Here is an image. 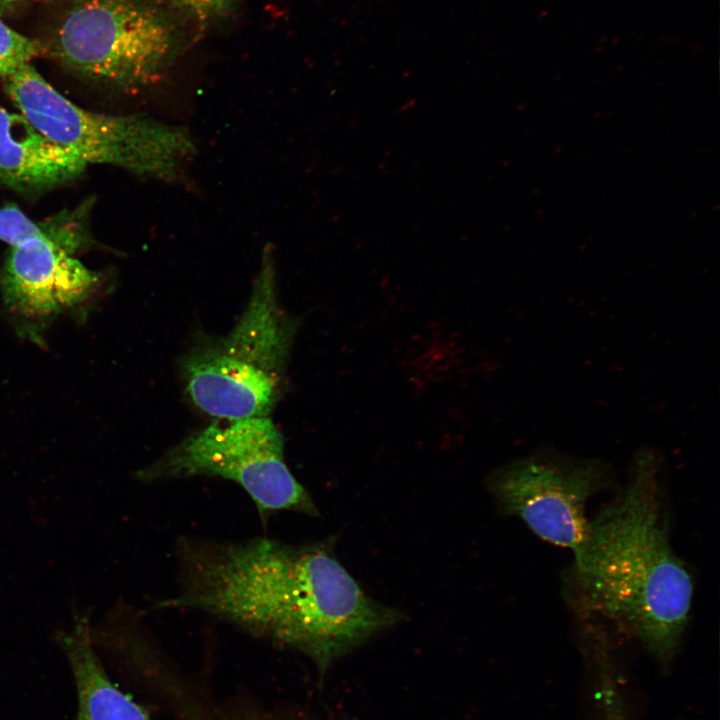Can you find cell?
<instances>
[{"label": "cell", "instance_id": "cell-1", "mask_svg": "<svg viewBox=\"0 0 720 720\" xmlns=\"http://www.w3.org/2000/svg\"><path fill=\"white\" fill-rule=\"evenodd\" d=\"M176 563V592L155 608L207 613L293 648L321 670L402 618L364 592L329 541L183 536Z\"/></svg>", "mask_w": 720, "mask_h": 720}, {"label": "cell", "instance_id": "cell-12", "mask_svg": "<svg viewBox=\"0 0 720 720\" xmlns=\"http://www.w3.org/2000/svg\"><path fill=\"white\" fill-rule=\"evenodd\" d=\"M40 45L0 20V76L12 75L39 54Z\"/></svg>", "mask_w": 720, "mask_h": 720}, {"label": "cell", "instance_id": "cell-13", "mask_svg": "<svg viewBox=\"0 0 720 720\" xmlns=\"http://www.w3.org/2000/svg\"><path fill=\"white\" fill-rule=\"evenodd\" d=\"M173 4L196 16L200 20H207L222 15L232 4L233 0H169Z\"/></svg>", "mask_w": 720, "mask_h": 720}, {"label": "cell", "instance_id": "cell-8", "mask_svg": "<svg viewBox=\"0 0 720 720\" xmlns=\"http://www.w3.org/2000/svg\"><path fill=\"white\" fill-rule=\"evenodd\" d=\"M73 253L48 238H34L11 247L0 277L5 304L24 317L40 318L89 298L99 284V276Z\"/></svg>", "mask_w": 720, "mask_h": 720}, {"label": "cell", "instance_id": "cell-14", "mask_svg": "<svg viewBox=\"0 0 720 720\" xmlns=\"http://www.w3.org/2000/svg\"><path fill=\"white\" fill-rule=\"evenodd\" d=\"M18 0H0V8L5 7L11 3H14Z\"/></svg>", "mask_w": 720, "mask_h": 720}, {"label": "cell", "instance_id": "cell-3", "mask_svg": "<svg viewBox=\"0 0 720 720\" xmlns=\"http://www.w3.org/2000/svg\"><path fill=\"white\" fill-rule=\"evenodd\" d=\"M297 330L298 321L280 304L273 248L266 245L232 330L201 338L180 360L190 400L218 420L268 416L283 392Z\"/></svg>", "mask_w": 720, "mask_h": 720}, {"label": "cell", "instance_id": "cell-7", "mask_svg": "<svg viewBox=\"0 0 720 720\" xmlns=\"http://www.w3.org/2000/svg\"><path fill=\"white\" fill-rule=\"evenodd\" d=\"M606 480L604 468L593 460L534 455L499 468L487 482L505 513L575 556L588 535L587 502Z\"/></svg>", "mask_w": 720, "mask_h": 720}, {"label": "cell", "instance_id": "cell-4", "mask_svg": "<svg viewBox=\"0 0 720 720\" xmlns=\"http://www.w3.org/2000/svg\"><path fill=\"white\" fill-rule=\"evenodd\" d=\"M9 97L47 138L88 164L174 183L196 153L190 132L144 114L110 115L77 106L26 63L6 78Z\"/></svg>", "mask_w": 720, "mask_h": 720}, {"label": "cell", "instance_id": "cell-2", "mask_svg": "<svg viewBox=\"0 0 720 720\" xmlns=\"http://www.w3.org/2000/svg\"><path fill=\"white\" fill-rule=\"evenodd\" d=\"M574 563L581 608L617 624L656 656L675 650L694 587L670 542L656 456H637L624 488L589 520Z\"/></svg>", "mask_w": 720, "mask_h": 720}, {"label": "cell", "instance_id": "cell-9", "mask_svg": "<svg viewBox=\"0 0 720 720\" xmlns=\"http://www.w3.org/2000/svg\"><path fill=\"white\" fill-rule=\"evenodd\" d=\"M87 164L37 130L21 113L0 106V181L38 191L79 177Z\"/></svg>", "mask_w": 720, "mask_h": 720}, {"label": "cell", "instance_id": "cell-15", "mask_svg": "<svg viewBox=\"0 0 720 720\" xmlns=\"http://www.w3.org/2000/svg\"><path fill=\"white\" fill-rule=\"evenodd\" d=\"M190 720H208V718L192 715V717H190ZM229 720H248V719H229Z\"/></svg>", "mask_w": 720, "mask_h": 720}, {"label": "cell", "instance_id": "cell-6", "mask_svg": "<svg viewBox=\"0 0 720 720\" xmlns=\"http://www.w3.org/2000/svg\"><path fill=\"white\" fill-rule=\"evenodd\" d=\"M176 52L171 23L140 0H79L51 44L65 67L130 93L158 84Z\"/></svg>", "mask_w": 720, "mask_h": 720}, {"label": "cell", "instance_id": "cell-11", "mask_svg": "<svg viewBox=\"0 0 720 720\" xmlns=\"http://www.w3.org/2000/svg\"><path fill=\"white\" fill-rule=\"evenodd\" d=\"M80 224V216H61L39 223L15 205L0 208V240L10 247L34 238H48L75 251L84 241Z\"/></svg>", "mask_w": 720, "mask_h": 720}, {"label": "cell", "instance_id": "cell-10", "mask_svg": "<svg viewBox=\"0 0 720 720\" xmlns=\"http://www.w3.org/2000/svg\"><path fill=\"white\" fill-rule=\"evenodd\" d=\"M74 677L75 720H150L147 712L110 680L95 654L88 624L79 619L60 639Z\"/></svg>", "mask_w": 720, "mask_h": 720}, {"label": "cell", "instance_id": "cell-5", "mask_svg": "<svg viewBox=\"0 0 720 720\" xmlns=\"http://www.w3.org/2000/svg\"><path fill=\"white\" fill-rule=\"evenodd\" d=\"M284 456L283 435L268 416L218 420L181 440L136 477L149 483L220 477L246 492L263 521L280 511L318 516Z\"/></svg>", "mask_w": 720, "mask_h": 720}]
</instances>
